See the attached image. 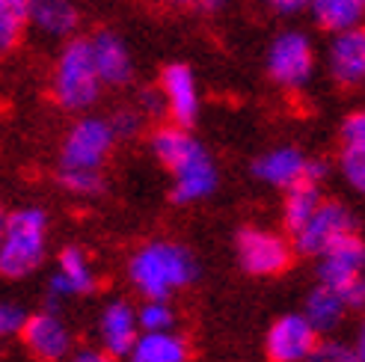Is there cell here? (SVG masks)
<instances>
[{
	"label": "cell",
	"instance_id": "52a82bcc",
	"mask_svg": "<svg viewBox=\"0 0 365 362\" xmlns=\"http://www.w3.org/2000/svg\"><path fill=\"white\" fill-rule=\"evenodd\" d=\"M351 232H356V220L354 214L344 208L341 202H333V199H324L321 208L309 217V223L297 232L291 234V241H294V249L300 256H309V259H318L324 256L327 249L333 244H339L341 238H348Z\"/></svg>",
	"mask_w": 365,
	"mask_h": 362
},
{
	"label": "cell",
	"instance_id": "30bf717a",
	"mask_svg": "<svg viewBox=\"0 0 365 362\" xmlns=\"http://www.w3.org/2000/svg\"><path fill=\"white\" fill-rule=\"evenodd\" d=\"M318 341H321V333L303 312L282 315L273 321V327L267 330L264 351H267L270 362H306L312 356Z\"/></svg>",
	"mask_w": 365,
	"mask_h": 362
},
{
	"label": "cell",
	"instance_id": "83f0119b",
	"mask_svg": "<svg viewBox=\"0 0 365 362\" xmlns=\"http://www.w3.org/2000/svg\"><path fill=\"white\" fill-rule=\"evenodd\" d=\"M110 125H113L116 140H131L143 131L145 113L140 110V107H119V110L110 116Z\"/></svg>",
	"mask_w": 365,
	"mask_h": 362
},
{
	"label": "cell",
	"instance_id": "9a60e30c",
	"mask_svg": "<svg viewBox=\"0 0 365 362\" xmlns=\"http://www.w3.org/2000/svg\"><path fill=\"white\" fill-rule=\"evenodd\" d=\"M89 48H93V60L101 75L104 86H128L134 81V57L125 39L113 30H98L89 36Z\"/></svg>",
	"mask_w": 365,
	"mask_h": 362
},
{
	"label": "cell",
	"instance_id": "d4e9b609",
	"mask_svg": "<svg viewBox=\"0 0 365 362\" xmlns=\"http://www.w3.org/2000/svg\"><path fill=\"white\" fill-rule=\"evenodd\" d=\"M137 318L143 333L175 330V309L170 306V297H145L143 306H137Z\"/></svg>",
	"mask_w": 365,
	"mask_h": 362
},
{
	"label": "cell",
	"instance_id": "7c38bea8",
	"mask_svg": "<svg viewBox=\"0 0 365 362\" xmlns=\"http://www.w3.org/2000/svg\"><path fill=\"white\" fill-rule=\"evenodd\" d=\"M160 93L167 101V116L170 122L181 125V128H190L199 119L202 110V98H199V83L193 68L185 63H170L160 71Z\"/></svg>",
	"mask_w": 365,
	"mask_h": 362
},
{
	"label": "cell",
	"instance_id": "7a4b0ae2",
	"mask_svg": "<svg viewBox=\"0 0 365 362\" xmlns=\"http://www.w3.org/2000/svg\"><path fill=\"white\" fill-rule=\"evenodd\" d=\"M199 276L193 252L173 241L143 244L128 262V279L143 297H173Z\"/></svg>",
	"mask_w": 365,
	"mask_h": 362
},
{
	"label": "cell",
	"instance_id": "e0dca14e",
	"mask_svg": "<svg viewBox=\"0 0 365 362\" xmlns=\"http://www.w3.org/2000/svg\"><path fill=\"white\" fill-rule=\"evenodd\" d=\"M341 152H339V170L344 181L365 196V107L344 116L341 122Z\"/></svg>",
	"mask_w": 365,
	"mask_h": 362
},
{
	"label": "cell",
	"instance_id": "6da1fadb",
	"mask_svg": "<svg viewBox=\"0 0 365 362\" xmlns=\"http://www.w3.org/2000/svg\"><path fill=\"white\" fill-rule=\"evenodd\" d=\"M149 146H152V155L173 172V202L175 205L202 202L220 185V172H217L214 157L181 125L170 122V125L155 128Z\"/></svg>",
	"mask_w": 365,
	"mask_h": 362
},
{
	"label": "cell",
	"instance_id": "3957f363",
	"mask_svg": "<svg viewBox=\"0 0 365 362\" xmlns=\"http://www.w3.org/2000/svg\"><path fill=\"white\" fill-rule=\"evenodd\" d=\"M101 75L93 60V48L89 39H68L63 51L57 53L51 75V93L63 110L83 113L101 98Z\"/></svg>",
	"mask_w": 365,
	"mask_h": 362
},
{
	"label": "cell",
	"instance_id": "cb8c5ba5",
	"mask_svg": "<svg viewBox=\"0 0 365 362\" xmlns=\"http://www.w3.org/2000/svg\"><path fill=\"white\" fill-rule=\"evenodd\" d=\"M30 27V0H0V53H9Z\"/></svg>",
	"mask_w": 365,
	"mask_h": 362
},
{
	"label": "cell",
	"instance_id": "d6a6232c",
	"mask_svg": "<svg viewBox=\"0 0 365 362\" xmlns=\"http://www.w3.org/2000/svg\"><path fill=\"white\" fill-rule=\"evenodd\" d=\"M327 172H330L327 160H309V167H306V181H315V185H321V181L327 178Z\"/></svg>",
	"mask_w": 365,
	"mask_h": 362
},
{
	"label": "cell",
	"instance_id": "836d02e7",
	"mask_svg": "<svg viewBox=\"0 0 365 362\" xmlns=\"http://www.w3.org/2000/svg\"><path fill=\"white\" fill-rule=\"evenodd\" d=\"M163 4H173V6H208V9H217L223 0H163Z\"/></svg>",
	"mask_w": 365,
	"mask_h": 362
},
{
	"label": "cell",
	"instance_id": "8fae6325",
	"mask_svg": "<svg viewBox=\"0 0 365 362\" xmlns=\"http://www.w3.org/2000/svg\"><path fill=\"white\" fill-rule=\"evenodd\" d=\"M327 71H330V78L344 89L365 86V24L330 33Z\"/></svg>",
	"mask_w": 365,
	"mask_h": 362
},
{
	"label": "cell",
	"instance_id": "ffe728a7",
	"mask_svg": "<svg viewBox=\"0 0 365 362\" xmlns=\"http://www.w3.org/2000/svg\"><path fill=\"white\" fill-rule=\"evenodd\" d=\"M125 362H190V345L175 330L167 333H140Z\"/></svg>",
	"mask_w": 365,
	"mask_h": 362
},
{
	"label": "cell",
	"instance_id": "4fadbf2b",
	"mask_svg": "<svg viewBox=\"0 0 365 362\" xmlns=\"http://www.w3.org/2000/svg\"><path fill=\"white\" fill-rule=\"evenodd\" d=\"M365 276V241L356 232L341 238L330 249L318 256V282L348 291V288Z\"/></svg>",
	"mask_w": 365,
	"mask_h": 362
},
{
	"label": "cell",
	"instance_id": "5bb4252c",
	"mask_svg": "<svg viewBox=\"0 0 365 362\" xmlns=\"http://www.w3.org/2000/svg\"><path fill=\"white\" fill-rule=\"evenodd\" d=\"M96 333L101 348L116 356L125 359L128 351L134 348V341L140 338V318H137V306H131L128 300H110L98 312V324H96Z\"/></svg>",
	"mask_w": 365,
	"mask_h": 362
},
{
	"label": "cell",
	"instance_id": "f546056e",
	"mask_svg": "<svg viewBox=\"0 0 365 362\" xmlns=\"http://www.w3.org/2000/svg\"><path fill=\"white\" fill-rule=\"evenodd\" d=\"M140 110L145 116H167V101H163L160 86L158 89H143L140 93Z\"/></svg>",
	"mask_w": 365,
	"mask_h": 362
},
{
	"label": "cell",
	"instance_id": "ac0fdd59",
	"mask_svg": "<svg viewBox=\"0 0 365 362\" xmlns=\"http://www.w3.org/2000/svg\"><path fill=\"white\" fill-rule=\"evenodd\" d=\"M306 167H309V157L294 149V146H279V149H270L264 152L259 160L252 164V175L264 181L270 187H279L288 190L306 181Z\"/></svg>",
	"mask_w": 365,
	"mask_h": 362
},
{
	"label": "cell",
	"instance_id": "e575fe53",
	"mask_svg": "<svg viewBox=\"0 0 365 362\" xmlns=\"http://www.w3.org/2000/svg\"><path fill=\"white\" fill-rule=\"evenodd\" d=\"M356 351H359V356H362V362H365V318H362L359 330H356Z\"/></svg>",
	"mask_w": 365,
	"mask_h": 362
},
{
	"label": "cell",
	"instance_id": "5b68a950",
	"mask_svg": "<svg viewBox=\"0 0 365 362\" xmlns=\"http://www.w3.org/2000/svg\"><path fill=\"white\" fill-rule=\"evenodd\" d=\"M264 68L282 89H303L315 75V45L303 30H282L267 45Z\"/></svg>",
	"mask_w": 365,
	"mask_h": 362
},
{
	"label": "cell",
	"instance_id": "9c48e42d",
	"mask_svg": "<svg viewBox=\"0 0 365 362\" xmlns=\"http://www.w3.org/2000/svg\"><path fill=\"white\" fill-rule=\"evenodd\" d=\"M18 336H21L24 348L42 362H66L75 353V336H71L68 324L57 312L27 315Z\"/></svg>",
	"mask_w": 365,
	"mask_h": 362
},
{
	"label": "cell",
	"instance_id": "d6986e66",
	"mask_svg": "<svg viewBox=\"0 0 365 362\" xmlns=\"http://www.w3.org/2000/svg\"><path fill=\"white\" fill-rule=\"evenodd\" d=\"M81 24V9L71 0H30V27L48 39H68Z\"/></svg>",
	"mask_w": 365,
	"mask_h": 362
},
{
	"label": "cell",
	"instance_id": "1f68e13d",
	"mask_svg": "<svg viewBox=\"0 0 365 362\" xmlns=\"http://www.w3.org/2000/svg\"><path fill=\"white\" fill-rule=\"evenodd\" d=\"M270 9H277L282 15H297L303 9H309V0H264Z\"/></svg>",
	"mask_w": 365,
	"mask_h": 362
},
{
	"label": "cell",
	"instance_id": "484cf974",
	"mask_svg": "<svg viewBox=\"0 0 365 362\" xmlns=\"http://www.w3.org/2000/svg\"><path fill=\"white\" fill-rule=\"evenodd\" d=\"M60 185L75 196H96L104 190L101 170H66L60 167Z\"/></svg>",
	"mask_w": 365,
	"mask_h": 362
},
{
	"label": "cell",
	"instance_id": "4dcf8cb0",
	"mask_svg": "<svg viewBox=\"0 0 365 362\" xmlns=\"http://www.w3.org/2000/svg\"><path fill=\"white\" fill-rule=\"evenodd\" d=\"M116 356H110L104 348H83L78 353H71L66 362H113Z\"/></svg>",
	"mask_w": 365,
	"mask_h": 362
},
{
	"label": "cell",
	"instance_id": "603a6c76",
	"mask_svg": "<svg viewBox=\"0 0 365 362\" xmlns=\"http://www.w3.org/2000/svg\"><path fill=\"white\" fill-rule=\"evenodd\" d=\"M309 12L327 33L365 24V0H309Z\"/></svg>",
	"mask_w": 365,
	"mask_h": 362
},
{
	"label": "cell",
	"instance_id": "d590c367",
	"mask_svg": "<svg viewBox=\"0 0 365 362\" xmlns=\"http://www.w3.org/2000/svg\"><path fill=\"white\" fill-rule=\"evenodd\" d=\"M4 229H6V217H4V211H0V244H4Z\"/></svg>",
	"mask_w": 365,
	"mask_h": 362
},
{
	"label": "cell",
	"instance_id": "277c9868",
	"mask_svg": "<svg viewBox=\"0 0 365 362\" xmlns=\"http://www.w3.org/2000/svg\"><path fill=\"white\" fill-rule=\"evenodd\" d=\"M48 217L42 208H18L6 217L4 244H0V276H30L45 262Z\"/></svg>",
	"mask_w": 365,
	"mask_h": 362
},
{
	"label": "cell",
	"instance_id": "7402d4cb",
	"mask_svg": "<svg viewBox=\"0 0 365 362\" xmlns=\"http://www.w3.org/2000/svg\"><path fill=\"white\" fill-rule=\"evenodd\" d=\"M321 202H324L321 185H315V181H300V185L288 187L285 199H282V226H285V232L297 234L309 223V217L321 208Z\"/></svg>",
	"mask_w": 365,
	"mask_h": 362
},
{
	"label": "cell",
	"instance_id": "4316f807",
	"mask_svg": "<svg viewBox=\"0 0 365 362\" xmlns=\"http://www.w3.org/2000/svg\"><path fill=\"white\" fill-rule=\"evenodd\" d=\"M306 362H362L356 345H348V341H336V338H324L315 345L312 356Z\"/></svg>",
	"mask_w": 365,
	"mask_h": 362
},
{
	"label": "cell",
	"instance_id": "8992f818",
	"mask_svg": "<svg viewBox=\"0 0 365 362\" xmlns=\"http://www.w3.org/2000/svg\"><path fill=\"white\" fill-rule=\"evenodd\" d=\"M113 125L101 116H81L63 137L60 167L66 170H101L113 152Z\"/></svg>",
	"mask_w": 365,
	"mask_h": 362
},
{
	"label": "cell",
	"instance_id": "2e32d148",
	"mask_svg": "<svg viewBox=\"0 0 365 362\" xmlns=\"http://www.w3.org/2000/svg\"><path fill=\"white\" fill-rule=\"evenodd\" d=\"M48 288H51V300L83 297V294H93L98 288V276H96V270L81 247H66L60 252L57 274L51 276Z\"/></svg>",
	"mask_w": 365,
	"mask_h": 362
},
{
	"label": "cell",
	"instance_id": "f1b7e54d",
	"mask_svg": "<svg viewBox=\"0 0 365 362\" xmlns=\"http://www.w3.org/2000/svg\"><path fill=\"white\" fill-rule=\"evenodd\" d=\"M24 321H27V312L21 309V306L0 303V338H4V336H15V333H21Z\"/></svg>",
	"mask_w": 365,
	"mask_h": 362
},
{
	"label": "cell",
	"instance_id": "ba28073f",
	"mask_svg": "<svg viewBox=\"0 0 365 362\" xmlns=\"http://www.w3.org/2000/svg\"><path fill=\"white\" fill-rule=\"evenodd\" d=\"M238 262L250 276H277L291 262V247L277 232L247 226L238 232Z\"/></svg>",
	"mask_w": 365,
	"mask_h": 362
},
{
	"label": "cell",
	"instance_id": "44dd1931",
	"mask_svg": "<svg viewBox=\"0 0 365 362\" xmlns=\"http://www.w3.org/2000/svg\"><path fill=\"white\" fill-rule=\"evenodd\" d=\"M348 312H351V306H348V300H344V294L339 291V288H330V285H324V282H318L312 291H309L306 309H303V315L315 324L318 333L336 330Z\"/></svg>",
	"mask_w": 365,
	"mask_h": 362
}]
</instances>
